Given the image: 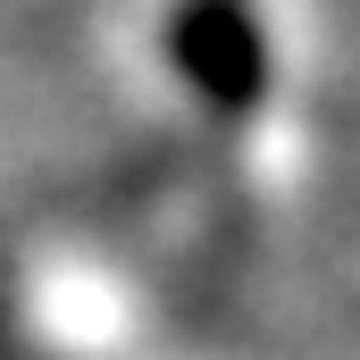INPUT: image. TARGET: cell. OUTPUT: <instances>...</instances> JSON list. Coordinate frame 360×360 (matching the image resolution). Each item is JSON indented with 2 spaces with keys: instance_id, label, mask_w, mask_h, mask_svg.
I'll return each mask as SVG.
<instances>
[{
  "instance_id": "obj_1",
  "label": "cell",
  "mask_w": 360,
  "mask_h": 360,
  "mask_svg": "<svg viewBox=\"0 0 360 360\" xmlns=\"http://www.w3.org/2000/svg\"><path fill=\"white\" fill-rule=\"evenodd\" d=\"M168 59L218 117H252L269 101V34L252 0H176L168 8Z\"/></svg>"
}]
</instances>
